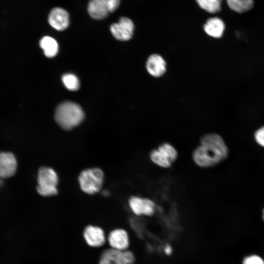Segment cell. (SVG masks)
<instances>
[{
  "label": "cell",
  "mask_w": 264,
  "mask_h": 264,
  "mask_svg": "<svg viewBox=\"0 0 264 264\" xmlns=\"http://www.w3.org/2000/svg\"><path fill=\"white\" fill-rule=\"evenodd\" d=\"M229 150L222 137L215 133L201 136L200 145L193 151L194 162L201 168H210L224 161L228 156Z\"/></svg>",
  "instance_id": "obj_1"
},
{
  "label": "cell",
  "mask_w": 264,
  "mask_h": 264,
  "mask_svg": "<svg viewBox=\"0 0 264 264\" xmlns=\"http://www.w3.org/2000/svg\"><path fill=\"white\" fill-rule=\"evenodd\" d=\"M84 118V113L81 107L72 102H65L59 105L55 113L57 123L66 130L79 125Z\"/></svg>",
  "instance_id": "obj_2"
},
{
  "label": "cell",
  "mask_w": 264,
  "mask_h": 264,
  "mask_svg": "<svg viewBox=\"0 0 264 264\" xmlns=\"http://www.w3.org/2000/svg\"><path fill=\"white\" fill-rule=\"evenodd\" d=\"M37 191L42 196L55 195L58 193V176L51 168L41 167L38 171Z\"/></svg>",
  "instance_id": "obj_3"
},
{
  "label": "cell",
  "mask_w": 264,
  "mask_h": 264,
  "mask_svg": "<svg viewBox=\"0 0 264 264\" xmlns=\"http://www.w3.org/2000/svg\"><path fill=\"white\" fill-rule=\"evenodd\" d=\"M78 179L84 192L93 194L100 190L104 181V174L99 168L87 169L80 173Z\"/></svg>",
  "instance_id": "obj_4"
},
{
  "label": "cell",
  "mask_w": 264,
  "mask_h": 264,
  "mask_svg": "<svg viewBox=\"0 0 264 264\" xmlns=\"http://www.w3.org/2000/svg\"><path fill=\"white\" fill-rule=\"evenodd\" d=\"M149 156L151 160L155 165L167 168L176 160L178 153L172 144L164 142L160 144L157 149L152 150Z\"/></svg>",
  "instance_id": "obj_5"
},
{
  "label": "cell",
  "mask_w": 264,
  "mask_h": 264,
  "mask_svg": "<svg viewBox=\"0 0 264 264\" xmlns=\"http://www.w3.org/2000/svg\"><path fill=\"white\" fill-rule=\"evenodd\" d=\"M134 25L131 19L121 17L118 22L112 24L110 30L112 36L117 40L126 41L130 40L133 33Z\"/></svg>",
  "instance_id": "obj_6"
},
{
  "label": "cell",
  "mask_w": 264,
  "mask_h": 264,
  "mask_svg": "<svg viewBox=\"0 0 264 264\" xmlns=\"http://www.w3.org/2000/svg\"><path fill=\"white\" fill-rule=\"evenodd\" d=\"M129 206L137 216H152L155 210V204L151 199L137 196H132L129 200Z\"/></svg>",
  "instance_id": "obj_7"
},
{
  "label": "cell",
  "mask_w": 264,
  "mask_h": 264,
  "mask_svg": "<svg viewBox=\"0 0 264 264\" xmlns=\"http://www.w3.org/2000/svg\"><path fill=\"white\" fill-rule=\"evenodd\" d=\"M83 237L87 244L92 247H101L106 242L104 230L97 226H87L84 229Z\"/></svg>",
  "instance_id": "obj_8"
},
{
  "label": "cell",
  "mask_w": 264,
  "mask_h": 264,
  "mask_svg": "<svg viewBox=\"0 0 264 264\" xmlns=\"http://www.w3.org/2000/svg\"><path fill=\"white\" fill-rule=\"evenodd\" d=\"M48 21L53 28L57 30L63 31L66 29L69 25V14L62 8L55 7L50 12Z\"/></svg>",
  "instance_id": "obj_9"
},
{
  "label": "cell",
  "mask_w": 264,
  "mask_h": 264,
  "mask_svg": "<svg viewBox=\"0 0 264 264\" xmlns=\"http://www.w3.org/2000/svg\"><path fill=\"white\" fill-rule=\"evenodd\" d=\"M17 161L10 152H0V178H9L15 175Z\"/></svg>",
  "instance_id": "obj_10"
},
{
  "label": "cell",
  "mask_w": 264,
  "mask_h": 264,
  "mask_svg": "<svg viewBox=\"0 0 264 264\" xmlns=\"http://www.w3.org/2000/svg\"><path fill=\"white\" fill-rule=\"evenodd\" d=\"M108 241L111 248L117 250H127L129 246L128 233L123 229L112 230L108 235Z\"/></svg>",
  "instance_id": "obj_11"
},
{
  "label": "cell",
  "mask_w": 264,
  "mask_h": 264,
  "mask_svg": "<svg viewBox=\"0 0 264 264\" xmlns=\"http://www.w3.org/2000/svg\"><path fill=\"white\" fill-rule=\"evenodd\" d=\"M166 64L164 59L160 55L154 54L150 55L146 62L148 72L153 76L160 77L166 71Z\"/></svg>",
  "instance_id": "obj_12"
},
{
  "label": "cell",
  "mask_w": 264,
  "mask_h": 264,
  "mask_svg": "<svg viewBox=\"0 0 264 264\" xmlns=\"http://www.w3.org/2000/svg\"><path fill=\"white\" fill-rule=\"evenodd\" d=\"M88 11L90 16L95 20L104 19L110 13L106 0H90Z\"/></svg>",
  "instance_id": "obj_13"
},
{
  "label": "cell",
  "mask_w": 264,
  "mask_h": 264,
  "mask_svg": "<svg viewBox=\"0 0 264 264\" xmlns=\"http://www.w3.org/2000/svg\"><path fill=\"white\" fill-rule=\"evenodd\" d=\"M203 29L209 36L218 38L222 36L225 29V24L220 18L212 17L207 20L203 26Z\"/></svg>",
  "instance_id": "obj_14"
},
{
  "label": "cell",
  "mask_w": 264,
  "mask_h": 264,
  "mask_svg": "<svg viewBox=\"0 0 264 264\" xmlns=\"http://www.w3.org/2000/svg\"><path fill=\"white\" fill-rule=\"evenodd\" d=\"M99 264H123L122 251L111 248L104 250L100 257Z\"/></svg>",
  "instance_id": "obj_15"
},
{
  "label": "cell",
  "mask_w": 264,
  "mask_h": 264,
  "mask_svg": "<svg viewBox=\"0 0 264 264\" xmlns=\"http://www.w3.org/2000/svg\"><path fill=\"white\" fill-rule=\"evenodd\" d=\"M40 45L44 50V55L47 57H53L58 53V43L51 37L44 36L42 38L40 41Z\"/></svg>",
  "instance_id": "obj_16"
},
{
  "label": "cell",
  "mask_w": 264,
  "mask_h": 264,
  "mask_svg": "<svg viewBox=\"0 0 264 264\" xmlns=\"http://www.w3.org/2000/svg\"><path fill=\"white\" fill-rule=\"evenodd\" d=\"M229 7L240 13L250 10L254 5L253 0H226Z\"/></svg>",
  "instance_id": "obj_17"
},
{
  "label": "cell",
  "mask_w": 264,
  "mask_h": 264,
  "mask_svg": "<svg viewBox=\"0 0 264 264\" xmlns=\"http://www.w3.org/2000/svg\"><path fill=\"white\" fill-rule=\"evenodd\" d=\"M198 6L210 13H218L221 10L222 0H196Z\"/></svg>",
  "instance_id": "obj_18"
},
{
  "label": "cell",
  "mask_w": 264,
  "mask_h": 264,
  "mask_svg": "<svg viewBox=\"0 0 264 264\" xmlns=\"http://www.w3.org/2000/svg\"><path fill=\"white\" fill-rule=\"evenodd\" d=\"M62 79L64 85L68 89L75 91L79 89V81L75 75L71 73L66 74L63 76Z\"/></svg>",
  "instance_id": "obj_19"
},
{
  "label": "cell",
  "mask_w": 264,
  "mask_h": 264,
  "mask_svg": "<svg viewBox=\"0 0 264 264\" xmlns=\"http://www.w3.org/2000/svg\"><path fill=\"white\" fill-rule=\"evenodd\" d=\"M254 138L260 146L264 148V126L260 128L255 132Z\"/></svg>",
  "instance_id": "obj_20"
},
{
  "label": "cell",
  "mask_w": 264,
  "mask_h": 264,
  "mask_svg": "<svg viewBox=\"0 0 264 264\" xmlns=\"http://www.w3.org/2000/svg\"><path fill=\"white\" fill-rule=\"evenodd\" d=\"M243 264H264L263 260L256 255H252L245 258Z\"/></svg>",
  "instance_id": "obj_21"
},
{
  "label": "cell",
  "mask_w": 264,
  "mask_h": 264,
  "mask_svg": "<svg viewBox=\"0 0 264 264\" xmlns=\"http://www.w3.org/2000/svg\"><path fill=\"white\" fill-rule=\"evenodd\" d=\"M110 13L115 11L119 6L120 0H106Z\"/></svg>",
  "instance_id": "obj_22"
},
{
  "label": "cell",
  "mask_w": 264,
  "mask_h": 264,
  "mask_svg": "<svg viewBox=\"0 0 264 264\" xmlns=\"http://www.w3.org/2000/svg\"><path fill=\"white\" fill-rule=\"evenodd\" d=\"M165 252L167 254H170L171 252V248L170 246H167L165 249Z\"/></svg>",
  "instance_id": "obj_23"
},
{
  "label": "cell",
  "mask_w": 264,
  "mask_h": 264,
  "mask_svg": "<svg viewBox=\"0 0 264 264\" xmlns=\"http://www.w3.org/2000/svg\"><path fill=\"white\" fill-rule=\"evenodd\" d=\"M263 219H264V209H263Z\"/></svg>",
  "instance_id": "obj_24"
}]
</instances>
